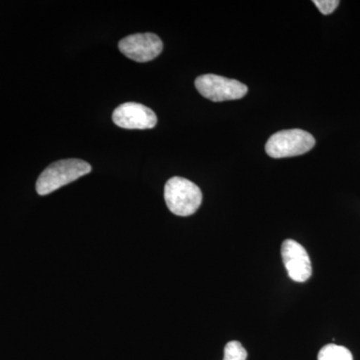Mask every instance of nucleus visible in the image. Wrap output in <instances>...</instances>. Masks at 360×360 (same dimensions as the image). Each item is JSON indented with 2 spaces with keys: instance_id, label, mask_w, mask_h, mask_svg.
I'll list each match as a JSON object with an SVG mask.
<instances>
[{
  "instance_id": "1",
  "label": "nucleus",
  "mask_w": 360,
  "mask_h": 360,
  "mask_svg": "<svg viewBox=\"0 0 360 360\" xmlns=\"http://www.w3.org/2000/svg\"><path fill=\"white\" fill-rule=\"evenodd\" d=\"M90 172L91 167L84 160L70 158L56 161L39 175L37 181V193L39 195H47L75 181L79 177L89 174Z\"/></svg>"
},
{
  "instance_id": "2",
  "label": "nucleus",
  "mask_w": 360,
  "mask_h": 360,
  "mask_svg": "<svg viewBox=\"0 0 360 360\" xmlns=\"http://www.w3.org/2000/svg\"><path fill=\"white\" fill-rule=\"evenodd\" d=\"M165 200L168 210L179 217H189L198 212L202 202L200 187L191 180L175 176L165 184Z\"/></svg>"
},
{
  "instance_id": "3",
  "label": "nucleus",
  "mask_w": 360,
  "mask_h": 360,
  "mask_svg": "<svg viewBox=\"0 0 360 360\" xmlns=\"http://www.w3.org/2000/svg\"><path fill=\"white\" fill-rule=\"evenodd\" d=\"M314 146V137L305 130H281L270 136L265 151L272 158H292L309 153Z\"/></svg>"
},
{
  "instance_id": "4",
  "label": "nucleus",
  "mask_w": 360,
  "mask_h": 360,
  "mask_svg": "<svg viewBox=\"0 0 360 360\" xmlns=\"http://www.w3.org/2000/svg\"><path fill=\"white\" fill-rule=\"evenodd\" d=\"M195 87L201 96L214 103L240 99L248 91V86L238 80L215 75H200L195 79Z\"/></svg>"
},
{
  "instance_id": "5",
  "label": "nucleus",
  "mask_w": 360,
  "mask_h": 360,
  "mask_svg": "<svg viewBox=\"0 0 360 360\" xmlns=\"http://www.w3.org/2000/svg\"><path fill=\"white\" fill-rule=\"evenodd\" d=\"M118 49L131 60L148 63L160 56L163 44L155 33H136L120 40Z\"/></svg>"
},
{
  "instance_id": "6",
  "label": "nucleus",
  "mask_w": 360,
  "mask_h": 360,
  "mask_svg": "<svg viewBox=\"0 0 360 360\" xmlns=\"http://www.w3.org/2000/svg\"><path fill=\"white\" fill-rule=\"evenodd\" d=\"M281 257L288 276L296 283H305L312 274L311 262L307 250L297 241L286 239L281 246Z\"/></svg>"
},
{
  "instance_id": "7",
  "label": "nucleus",
  "mask_w": 360,
  "mask_h": 360,
  "mask_svg": "<svg viewBox=\"0 0 360 360\" xmlns=\"http://www.w3.org/2000/svg\"><path fill=\"white\" fill-rule=\"evenodd\" d=\"M113 122L127 129H150L158 123L155 111L148 106L136 103H127L113 111Z\"/></svg>"
},
{
  "instance_id": "8",
  "label": "nucleus",
  "mask_w": 360,
  "mask_h": 360,
  "mask_svg": "<svg viewBox=\"0 0 360 360\" xmlns=\"http://www.w3.org/2000/svg\"><path fill=\"white\" fill-rule=\"evenodd\" d=\"M319 360H354L352 352L347 347L341 345H326L319 352Z\"/></svg>"
},
{
  "instance_id": "9",
  "label": "nucleus",
  "mask_w": 360,
  "mask_h": 360,
  "mask_svg": "<svg viewBox=\"0 0 360 360\" xmlns=\"http://www.w3.org/2000/svg\"><path fill=\"white\" fill-rule=\"evenodd\" d=\"M248 352L238 341H229L224 347V360H246Z\"/></svg>"
},
{
  "instance_id": "10",
  "label": "nucleus",
  "mask_w": 360,
  "mask_h": 360,
  "mask_svg": "<svg viewBox=\"0 0 360 360\" xmlns=\"http://www.w3.org/2000/svg\"><path fill=\"white\" fill-rule=\"evenodd\" d=\"M314 4L322 14L328 15L338 8L340 1L338 0H314Z\"/></svg>"
}]
</instances>
